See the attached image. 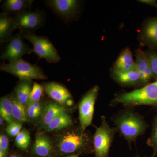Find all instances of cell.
<instances>
[{
    "instance_id": "cell-21",
    "label": "cell",
    "mask_w": 157,
    "mask_h": 157,
    "mask_svg": "<svg viewBox=\"0 0 157 157\" xmlns=\"http://www.w3.org/2000/svg\"><path fill=\"white\" fill-rule=\"evenodd\" d=\"M33 86L32 80L23 79L20 80L14 89V96L17 100L25 107L27 104Z\"/></svg>"
},
{
    "instance_id": "cell-27",
    "label": "cell",
    "mask_w": 157,
    "mask_h": 157,
    "mask_svg": "<svg viewBox=\"0 0 157 157\" xmlns=\"http://www.w3.org/2000/svg\"><path fill=\"white\" fill-rule=\"evenodd\" d=\"M147 144L153 150V156H155L157 154V115L153 121L151 134L147 140Z\"/></svg>"
},
{
    "instance_id": "cell-3",
    "label": "cell",
    "mask_w": 157,
    "mask_h": 157,
    "mask_svg": "<svg viewBox=\"0 0 157 157\" xmlns=\"http://www.w3.org/2000/svg\"><path fill=\"white\" fill-rule=\"evenodd\" d=\"M89 136L81 130L70 131L59 138L57 146L59 152L63 154L90 153L94 151Z\"/></svg>"
},
{
    "instance_id": "cell-25",
    "label": "cell",
    "mask_w": 157,
    "mask_h": 157,
    "mask_svg": "<svg viewBox=\"0 0 157 157\" xmlns=\"http://www.w3.org/2000/svg\"><path fill=\"white\" fill-rule=\"evenodd\" d=\"M26 107L27 115L30 119H36L41 115L43 108L41 101L27 104Z\"/></svg>"
},
{
    "instance_id": "cell-31",
    "label": "cell",
    "mask_w": 157,
    "mask_h": 157,
    "mask_svg": "<svg viewBox=\"0 0 157 157\" xmlns=\"http://www.w3.org/2000/svg\"><path fill=\"white\" fill-rule=\"evenodd\" d=\"M138 2L152 6L157 9V2L155 0H140Z\"/></svg>"
},
{
    "instance_id": "cell-29",
    "label": "cell",
    "mask_w": 157,
    "mask_h": 157,
    "mask_svg": "<svg viewBox=\"0 0 157 157\" xmlns=\"http://www.w3.org/2000/svg\"><path fill=\"white\" fill-rule=\"evenodd\" d=\"M22 124L15 121L9 124L6 128L7 134L11 137H16L21 131Z\"/></svg>"
},
{
    "instance_id": "cell-19",
    "label": "cell",
    "mask_w": 157,
    "mask_h": 157,
    "mask_svg": "<svg viewBox=\"0 0 157 157\" xmlns=\"http://www.w3.org/2000/svg\"><path fill=\"white\" fill-rule=\"evenodd\" d=\"M52 144L48 137L44 135L37 136L33 147V151L37 155L41 157H48L51 154Z\"/></svg>"
},
{
    "instance_id": "cell-15",
    "label": "cell",
    "mask_w": 157,
    "mask_h": 157,
    "mask_svg": "<svg viewBox=\"0 0 157 157\" xmlns=\"http://www.w3.org/2000/svg\"><path fill=\"white\" fill-rule=\"evenodd\" d=\"M17 29L14 17L3 12L0 14V42H9L13 38L12 33Z\"/></svg>"
},
{
    "instance_id": "cell-4",
    "label": "cell",
    "mask_w": 157,
    "mask_h": 157,
    "mask_svg": "<svg viewBox=\"0 0 157 157\" xmlns=\"http://www.w3.org/2000/svg\"><path fill=\"white\" fill-rule=\"evenodd\" d=\"M101 119V125L97 128L93 137L94 152L96 157H109L110 147L117 132L115 128L109 125L104 116Z\"/></svg>"
},
{
    "instance_id": "cell-26",
    "label": "cell",
    "mask_w": 157,
    "mask_h": 157,
    "mask_svg": "<svg viewBox=\"0 0 157 157\" xmlns=\"http://www.w3.org/2000/svg\"><path fill=\"white\" fill-rule=\"evenodd\" d=\"M44 91V89L43 86L37 82H34L29 96L28 101L27 105L31 103L40 101Z\"/></svg>"
},
{
    "instance_id": "cell-30",
    "label": "cell",
    "mask_w": 157,
    "mask_h": 157,
    "mask_svg": "<svg viewBox=\"0 0 157 157\" xmlns=\"http://www.w3.org/2000/svg\"><path fill=\"white\" fill-rule=\"evenodd\" d=\"M9 140L8 137L4 135H0V149L4 151L6 153H8L9 149Z\"/></svg>"
},
{
    "instance_id": "cell-20",
    "label": "cell",
    "mask_w": 157,
    "mask_h": 157,
    "mask_svg": "<svg viewBox=\"0 0 157 157\" xmlns=\"http://www.w3.org/2000/svg\"><path fill=\"white\" fill-rule=\"evenodd\" d=\"M72 124V118L66 111L55 118L44 129L46 132H55L66 128Z\"/></svg>"
},
{
    "instance_id": "cell-12",
    "label": "cell",
    "mask_w": 157,
    "mask_h": 157,
    "mask_svg": "<svg viewBox=\"0 0 157 157\" xmlns=\"http://www.w3.org/2000/svg\"><path fill=\"white\" fill-rule=\"evenodd\" d=\"M135 69L143 86L150 83L153 78L151 67L146 53L140 48L135 51Z\"/></svg>"
},
{
    "instance_id": "cell-14",
    "label": "cell",
    "mask_w": 157,
    "mask_h": 157,
    "mask_svg": "<svg viewBox=\"0 0 157 157\" xmlns=\"http://www.w3.org/2000/svg\"><path fill=\"white\" fill-rule=\"evenodd\" d=\"M110 75L111 78L122 86H143L136 69L130 72H121L112 68Z\"/></svg>"
},
{
    "instance_id": "cell-8",
    "label": "cell",
    "mask_w": 157,
    "mask_h": 157,
    "mask_svg": "<svg viewBox=\"0 0 157 157\" xmlns=\"http://www.w3.org/2000/svg\"><path fill=\"white\" fill-rule=\"evenodd\" d=\"M14 20L21 33H33L43 25L45 17L41 11L27 10L15 15Z\"/></svg>"
},
{
    "instance_id": "cell-6",
    "label": "cell",
    "mask_w": 157,
    "mask_h": 157,
    "mask_svg": "<svg viewBox=\"0 0 157 157\" xmlns=\"http://www.w3.org/2000/svg\"><path fill=\"white\" fill-rule=\"evenodd\" d=\"M21 34L23 39L32 43L33 52L39 58L45 59L47 62L52 63L60 61L61 57L57 50L48 38L37 36L34 33Z\"/></svg>"
},
{
    "instance_id": "cell-18",
    "label": "cell",
    "mask_w": 157,
    "mask_h": 157,
    "mask_svg": "<svg viewBox=\"0 0 157 157\" xmlns=\"http://www.w3.org/2000/svg\"><path fill=\"white\" fill-rule=\"evenodd\" d=\"M33 0H6L2 5L4 12L15 15L30 9Z\"/></svg>"
},
{
    "instance_id": "cell-36",
    "label": "cell",
    "mask_w": 157,
    "mask_h": 157,
    "mask_svg": "<svg viewBox=\"0 0 157 157\" xmlns=\"http://www.w3.org/2000/svg\"><path fill=\"white\" fill-rule=\"evenodd\" d=\"M10 157H20L18 156H17V155H11V156Z\"/></svg>"
},
{
    "instance_id": "cell-10",
    "label": "cell",
    "mask_w": 157,
    "mask_h": 157,
    "mask_svg": "<svg viewBox=\"0 0 157 157\" xmlns=\"http://www.w3.org/2000/svg\"><path fill=\"white\" fill-rule=\"evenodd\" d=\"M46 4L66 22L72 21L78 14L80 2L76 0H50Z\"/></svg>"
},
{
    "instance_id": "cell-11",
    "label": "cell",
    "mask_w": 157,
    "mask_h": 157,
    "mask_svg": "<svg viewBox=\"0 0 157 157\" xmlns=\"http://www.w3.org/2000/svg\"><path fill=\"white\" fill-rule=\"evenodd\" d=\"M139 39L143 45L151 49H157V16L146 20L140 31Z\"/></svg>"
},
{
    "instance_id": "cell-34",
    "label": "cell",
    "mask_w": 157,
    "mask_h": 157,
    "mask_svg": "<svg viewBox=\"0 0 157 157\" xmlns=\"http://www.w3.org/2000/svg\"><path fill=\"white\" fill-rule=\"evenodd\" d=\"M80 154H81L80 153L73 154L70 155L67 157H79Z\"/></svg>"
},
{
    "instance_id": "cell-35",
    "label": "cell",
    "mask_w": 157,
    "mask_h": 157,
    "mask_svg": "<svg viewBox=\"0 0 157 157\" xmlns=\"http://www.w3.org/2000/svg\"><path fill=\"white\" fill-rule=\"evenodd\" d=\"M4 120L3 119V118L1 117V118H0V124H1V125H2L3 123V121Z\"/></svg>"
},
{
    "instance_id": "cell-33",
    "label": "cell",
    "mask_w": 157,
    "mask_h": 157,
    "mask_svg": "<svg viewBox=\"0 0 157 157\" xmlns=\"http://www.w3.org/2000/svg\"><path fill=\"white\" fill-rule=\"evenodd\" d=\"M7 155V153L5 152L2 150L0 149V157H6Z\"/></svg>"
},
{
    "instance_id": "cell-16",
    "label": "cell",
    "mask_w": 157,
    "mask_h": 157,
    "mask_svg": "<svg viewBox=\"0 0 157 157\" xmlns=\"http://www.w3.org/2000/svg\"><path fill=\"white\" fill-rule=\"evenodd\" d=\"M135 62L129 47L121 51L113 65V69L121 72H128L135 70Z\"/></svg>"
},
{
    "instance_id": "cell-32",
    "label": "cell",
    "mask_w": 157,
    "mask_h": 157,
    "mask_svg": "<svg viewBox=\"0 0 157 157\" xmlns=\"http://www.w3.org/2000/svg\"><path fill=\"white\" fill-rule=\"evenodd\" d=\"M66 105H67L69 107H71L72 105H73V99L71 98V99H69L67 101L66 103Z\"/></svg>"
},
{
    "instance_id": "cell-7",
    "label": "cell",
    "mask_w": 157,
    "mask_h": 157,
    "mask_svg": "<svg viewBox=\"0 0 157 157\" xmlns=\"http://www.w3.org/2000/svg\"><path fill=\"white\" fill-rule=\"evenodd\" d=\"M100 88L95 85L85 94L78 104L80 129L84 132L92 122L94 106Z\"/></svg>"
},
{
    "instance_id": "cell-13",
    "label": "cell",
    "mask_w": 157,
    "mask_h": 157,
    "mask_svg": "<svg viewBox=\"0 0 157 157\" xmlns=\"http://www.w3.org/2000/svg\"><path fill=\"white\" fill-rule=\"evenodd\" d=\"M43 86L46 94L60 105L66 104L68 100L72 98L67 89L58 82H48L44 83Z\"/></svg>"
},
{
    "instance_id": "cell-2",
    "label": "cell",
    "mask_w": 157,
    "mask_h": 157,
    "mask_svg": "<svg viewBox=\"0 0 157 157\" xmlns=\"http://www.w3.org/2000/svg\"><path fill=\"white\" fill-rule=\"evenodd\" d=\"M110 105H121L129 108L141 106L157 108V79L140 88L118 94L111 101Z\"/></svg>"
},
{
    "instance_id": "cell-37",
    "label": "cell",
    "mask_w": 157,
    "mask_h": 157,
    "mask_svg": "<svg viewBox=\"0 0 157 157\" xmlns=\"http://www.w3.org/2000/svg\"><path fill=\"white\" fill-rule=\"evenodd\" d=\"M152 157H157L153 156Z\"/></svg>"
},
{
    "instance_id": "cell-9",
    "label": "cell",
    "mask_w": 157,
    "mask_h": 157,
    "mask_svg": "<svg viewBox=\"0 0 157 157\" xmlns=\"http://www.w3.org/2000/svg\"><path fill=\"white\" fill-rule=\"evenodd\" d=\"M21 33L16 34L6 46V49L2 54L1 59L9 61V63L19 60L25 54H30L33 52V48L24 42Z\"/></svg>"
},
{
    "instance_id": "cell-5",
    "label": "cell",
    "mask_w": 157,
    "mask_h": 157,
    "mask_svg": "<svg viewBox=\"0 0 157 157\" xmlns=\"http://www.w3.org/2000/svg\"><path fill=\"white\" fill-rule=\"evenodd\" d=\"M0 70L16 76L20 80H44L47 78L41 67L32 64L23 59L8 64H2Z\"/></svg>"
},
{
    "instance_id": "cell-17",
    "label": "cell",
    "mask_w": 157,
    "mask_h": 157,
    "mask_svg": "<svg viewBox=\"0 0 157 157\" xmlns=\"http://www.w3.org/2000/svg\"><path fill=\"white\" fill-rule=\"evenodd\" d=\"M66 111L65 108L60 104L49 102L45 105L42 109L40 121V125L45 128L55 118Z\"/></svg>"
},
{
    "instance_id": "cell-28",
    "label": "cell",
    "mask_w": 157,
    "mask_h": 157,
    "mask_svg": "<svg viewBox=\"0 0 157 157\" xmlns=\"http://www.w3.org/2000/svg\"><path fill=\"white\" fill-rule=\"evenodd\" d=\"M146 54L149 61L153 78L157 79V51L151 49L147 52Z\"/></svg>"
},
{
    "instance_id": "cell-23",
    "label": "cell",
    "mask_w": 157,
    "mask_h": 157,
    "mask_svg": "<svg viewBox=\"0 0 157 157\" xmlns=\"http://www.w3.org/2000/svg\"><path fill=\"white\" fill-rule=\"evenodd\" d=\"M11 96L13 105L12 114L14 121L21 124L25 122L28 118L25 106L21 104L15 96Z\"/></svg>"
},
{
    "instance_id": "cell-24",
    "label": "cell",
    "mask_w": 157,
    "mask_h": 157,
    "mask_svg": "<svg viewBox=\"0 0 157 157\" xmlns=\"http://www.w3.org/2000/svg\"><path fill=\"white\" fill-rule=\"evenodd\" d=\"M31 137L29 133L26 130H21L15 137L16 146L22 150H26L30 143Z\"/></svg>"
},
{
    "instance_id": "cell-22",
    "label": "cell",
    "mask_w": 157,
    "mask_h": 157,
    "mask_svg": "<svg viewBox=\"0 0 157 157\" xmlns=\"http://www.w3.org/2000/svg\"><path fill=\"white\" fill-rule=\"evenodd\" d=\"M12 100L11 96H4L0 100V115L3 119L9 124L14 121L12 114Z\"/></svg>"
},
{
    "instance_id": "cell-1",
    "label": "cell",
    "mask_w": 157,
    "mask_h": 157,
    "mask_svg": "<svg viewBox=\"0 0 157 157\" xmlns=\"http://www.w3.org/2000/svg\"><path fill=\"white\" fill-rule=\"evenodd\" d=\"M112 118L117 132L130 145L144 135L148 127L144 118L132 108L120 111Z\"/></svg>"
}]
</instances>
